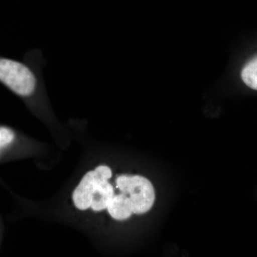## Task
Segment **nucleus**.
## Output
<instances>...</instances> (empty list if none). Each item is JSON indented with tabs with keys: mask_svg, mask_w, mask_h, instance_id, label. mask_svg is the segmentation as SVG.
<instances>
[{
	"mask_svg": "<svg viewBox=\"0 0 257 257\" xmlns=\"http://www.w3.org/2000/svg\"><path fill=\"white\" fill-rule=\"evenodd\" d=\"M45 64L40 50L29 52L24 62L0 56V83L24 100L40 101L45 94L42 75Z\"/></svg>",
	"mask_w": 257,
	"mask_h": 257,
	"instance_id": "1",
	"label": "nucleus"
},
{
	"mask_svg": "<svg viewBox=\"0 0 257 257\" xmlns=\"http://www.w3.org/2000/svg\"><path fill=\"white\" fill-rule=\"evenodd\" d=\"M116 187L126 194L131 202L133 213L144 214L150 211L155 201V192L150 180L142 176H120Z\"/></svg>",
	"mask_w": 257,
	"mask_h": 257,
	"instance_id": "2",
	"label": "nucleus"
},
{
	"mask_svg": "<svg viewBox=\"0 0 257 257\" xmlns=\"http://www.w3.org/2000/svg\"><path fill=\"white\" fill-rule=\"evenodd\" d=\"M111 177V171L106 166H99L95 170L88 172L83 177L78 187L73 192V202L80 210H86L91 206L92 194L98 184L108 181Z\"/></svg>",
	"mask_w": 257,
	"mask_h": 257,
	"instance_id": "3",
	"label": "nucleus"
},
{
	"mask_svg": "<svg viewBox=\"0 0 257 257\" xmlns=\"http://www.w3.org/2000/svg\"><path fill=\"white\" fill-rule=\"evenodd\" d=\"M114 189L108 181L98 184L92 194L91 206L93 210L99 211L107 208L114 197Z\"/></svg>",
	"mask_w": 257,
	"mask_h": 257,
	"instance_id": "4",
	"label": "nucleus"
},
{
	"mask_svg": "<svg viewBox=\"0 0 257 257\" xmlns=\"http://www.w3.org/2000/svg\"><path fill=\"white\" fill-rule=\"evenodd\" d=\"M106 209L111 217L116 220H125L133 213L130 199L123 193L114 196Z\"/></svg>",
	"mask_w": 257,
	"mask_h": 257,
	"instance_id": "5",
	"label": "nucleus"
},
{
	"mask_svg": "<svg viewBox=\"0 0 257 257\" xmlns=\"http://www.w3.org/2000/svg\"><path fill=\"white\" fill-rule=\"evenodd\" d=\"M241 78L248 87L257 90V57L243 67Z\"/></svg>",
	"mask_w": 257,
	"mask_h": 257,
	"instance_id": "6",
	"label": "nucleus"
},
{
	"mask_svg": "<svg viewBox=\"0 0 257 257\" xmlns=\"http://www.w3.org/2000/svg\"><path fill=\"white\" fill-rule=\"evenodd\" d=\"M16 138V133L13 128L0 125V153L12 145Z\"/></svg>",
	"mask_w": 257,
	"mask_h": 257,
	"instance_id": "7",
	"label": "nucleus"
}]
</instances>
